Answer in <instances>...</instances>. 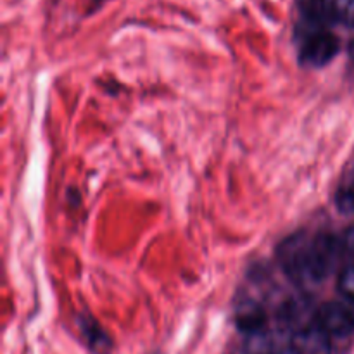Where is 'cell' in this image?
Wrapping results in <instances>:
<instances>
[{
    "label": "cell",
    "mask_w": 354,
    "mask_h": 354,
    "mask_svg": "<svg viewBox=\"0 0 354 354\" xmlns=\"http://www.w3.org/2000/svg\"><path fill=\"white\" fill-rule=\"evenodd\" d=\"M341 245L334 237L320 235L310 239L304 234L292 235L279 248V261L283 272L299 286L320 283L337 259Z\"/></svg>",
    "instance_id": "6da1fadb"
},
{
    "label": "cell",
    "mask_w": 354,
    "mask_h": 354,
    "mask_svg": "<svg viewBox=\"0 0 354 354\" xmlns=\"http://www.w3.org/2000/svg\"><path fill=\"white\" fill-rule=\"evenodd\" d=\"M339 52V40L327 30H308L299 50V62L306 68H324Z\"/></svg>",
    "instance_id": "7a4b0ae2"
},
{
    "label": "cell",
    "mask_w": 354,
    "mask_h": 354,
    "mask_svg": "<svg viewBox=\"0 0 354 354\" xmlns=\"http://www.w3.org/2000/svg\"><path fill=\"white\" fill-rule=\"evenodd\" d=\"M290 349L296 354H330V335L315 322L294 332Z\"/></svg>",
    "instance_id": "3957f363"
},
{
    "label": "cell",
    "mask_w": 354,
    "mask_h": 354,
    "mask_svg": "<svg viewBox=\"0 0 354 354\" xmlns=\"http://www.w3.org/2000/svg\"><path fill=\"white\" fill-rule=\"evenodd\" d=\"M317 324L327 332L328 335H348L354 330L349 310L346 304L341 303H325L320 310L317 311Z\"/></svg>",
    "instance_id": "277c9868"
},
{
    "label": "cell",
    "mask_w": 354,
    "mask_h": 354,
    "mask_svg": "<svg viewBox=\"0 0 354 354\" xmlns=\"http://www.w3.org/2000/svg\"><path fill=\"white\" fill-rule=\"evenodd\" d=\"M235 322H237V327L242 332L249 335H256L265 332L266 325V313L261 308V304L254 303L251 299L242 301L237 306L235 311Z\"/></svg>",
    "instance_id": "5b68a950"
},
{
    "label": "cell",
    "mask_w": 354,
    "mask_h": 354,
    "mask_svg": "<svg viewBox=\"0 0 354 354\" xmlns=\"http://www.w3.org/2000/svg\"><path fill=\"white\" fill-rule=\"evenodd\" d=\"M296 6L310 30H325V24L332 21L330 0H296Z\"/></svg>",
    "instance_id": "8992f818"
},
{
    "label": "cell",
    "mask_w": 354,
    "mask_h": 354,
    "mask_svg": "<svg viewBox=\"0 0 354 354\" xmlns=\"http://www.w3.org/2000/svg\"><path fill=\"white\" fill-rule=\"evenodd\" d=\"M82 332L85 334L86 342H88L90 348L93 349V353L97 354H106L111 349V341L107 339V335L104 334L99 328V325H95V322H90V325L83 324Z\"/></svg>",
    "instance_id": "52a82bcc"
},
{
    "label": "cell",
    "mask_w": 354,
    "mask_h": 354,
    "mask_svg": "<svg viewBox=\"0 0 354 354\" xmlns=\"http://www.w3.org/2000/svg\"><path fill=\"white\" fill-rule=\"evenodd\" d=\"M335 204L341 213H354V173L346 176L335 194Z\"/></svg>",
    "instance_id": "ba28073f"
},
{
    "label": "cell",
    "mask_w": 354,
    "mask_h": 354,
    "mask_svg": "<svg viewBox=\"0 0 354 354\" xmlns=\"http://www.w3.org/2000/svg\"><path fill=\"white\" fill-rule=\"evenodd\" d=\"M332 19L346 28H354V0H330Z\"/></svg>",
    "instance_id": "9c48e42d"
},
{
    "label": "cell",
    "mask_w": 354,
    "mask_h": 354,
    "mask_svg": "<svg viewBox=\"0 0 354 354\" xmlns=\"http://www.w3.org/2000/svg\"><path fill=\"white\" fill-rule=\"evenodd\" d=\"M337 286L342 296L348 297L349 301H354V265L346 266L342 270L341 275H339Z\"/></svg>",
    "instance_id": "30bf717a"
},
{
    "label": "cell",
    "mask_w": 354,
    "mask_h": 354,
    "mask_svg": "<svg viewBox=\"0 0 354 354\" xmlns=\"http://www.w3.org/2000/svg\"><path fill=\"white\" fill-rule=\"evenodd\" d=\"M344 248H346V251H349L351 254H354V228H349L348 234H346Z\"/></svg>",
    "instance_id": "8fae6325"
},
{
    "label": "cell",
    "mask_w": 354,
    "mask_h": 354,
    "mask_svg": "<svg viewBox=\"0 0 354 354\" xmlns=\"http://www.w3.org/2000/svg\"><path fill=\"white\" fill-rule=\"evenodd\" d=\"M348 310H349V317H351L353 327H354V301H351V304H348Z\"/></svg>",
    "instance_id": "7c38bea8"
},
{
    "label": "cell",
    "mask_w": 354,
    "mask_h": 354,
    "mask_svg": "<svg viewBox=\"0 0 354 354\" xmlns=\"http://www.w3.org/2000/svg\"><path fill=\"white\" fill-rule=\"evenodd\" d=\"M349 55H351V59L354 61V40L351 41V45H349Z\"/></svg>",
    "instance_id": "4fadbf2b"
},
{
    "label": "cell",
    "mask_w": 354,
    "mask_h": 354,
    "mask_svg": "<svg viewBox=\"0 0 354 354\" xmlns=\"http://www.w3.org/2000/svg\"><path fill=\"white\" fill-rule=\"evenodd\" d=\"M286 354H296V353H294V351H292V349H290V351H289V353H286Z\"/></svg>",
    "instance_id": "5bb4252c"
}]
</instances>
